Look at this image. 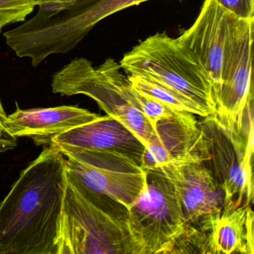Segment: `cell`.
Returning <instances> with one entry per match:
<instances>
[{
    "instance_id": "6da1fadb",
    "label": "cell",
    "mask_w": 254,
    "mask_h": 254,
    "mask_svg": "<svg viewBox=\"0 0 254 254\" xmlns=\"http://www.w3.org/2000/svg\"><path fill=\"white\" fill-rule=\"evenodd\" d=\"M66 158L49 145L0 202V254H57Z\"/></svg>"
},
{
    "instance_id": "7a4b0ae2",
    "label": "cell",
    "mask_w": 254,
    "mask_h": 254,
    "mask_svg": "<svg viewBox=\"0 0 254 254\" xmlns=\"http://www.w3.org/2000/svg\"><path fill=\"white\" fill-rule=\"evenodd\" d=\"M57 247V254H143L128 208L84 188L67 175Z\"/></svg>"
},
{
    "instance_id": "3957f363",
    "label": "cell",
    "mask_w": 254,
    "mask_h": 254,
    "mask_svg": "<svg viewBox=\"0 0 254 254\" xmlns=\"http://www.w3.org/2000/svg\"><path fill=\"white\" fill-rule=\"evenodd\" d=\"M122 69L167 86L188 98L209 116L215 113L214 87L192 55L165 32L148 37L123 56Z\"/></svg>"
},
{
    "instance_id": "277c9868",
    "label": "cell",
    "mask_w": 254,
    "mask_h": 254,
    "mask_svg": "<svg viewBox=\"0 0 254 254\" xmlns=\"http://www.w3.org/2000/svg\"><path fill=\"white\" fill-rule=\"evenodd\" d=\"M146 185L129 207L143 254H171L187 221L176 191L160 168L145 170Z\"/></svg>"
},
{
    "instance_id": "5b68a950",
    "label": "cell",
    "mask_w": 254,
    "mask_h": 254,
    "mask_svg": "<svg viewBox=\"0 0 254 254\" xmlns=\"http://www.w3.org/2000/svg\"><path fill=\"white\" fill-rule=\"evenodd\" d=\"M202 118L200 125L209 154L204 164L224 190L225 206L238 207L244 197L250 204L254 197V133L246 137L212 115Z\"/></svg>"
},
{
    "instance_id": "8992f818",
    "label": "cell",
    "mask_w": 254,
    "mask_h": 254,
    "mask_svg": "<svg viewBox=\"0 0 254 254\" xmlns=\"http://www.w3.org/2000/svg\"><path fill=\"white\" fill-rule=\"evenodd\" d=\"M254 19H235L224 53L222 78L215 95L213 117L242 133L253 105L252 61Z\"/></svg>"
},
{
    "instance_id": "52a82bcc",
    "label": "cell",
    "mask_w": 254,
    "mask_h": 254,
    "mask_svg": "<svg viewBox=\"0 0 254 254\" xmlns=\"http://www.w3.org/2000/svg\"><path fill=\"white\" fill-rule=\"evenodd\" d=\"M66 175L84 188L109 196L130 207L146 185V172L127 157L92 150H59Z\"/></svg>"
},
{
    "instance_id": "ba28073f",
    "label": "cell",
    "mask_w": 254,
    "mask_h": 254,
    "mask_svg": "<svg viewBox=\"0 0 254 254\" xmlns=\"http://www.w3.org/2000/svg\"><path fill=\"white\" fill-rule=\"evenodd\" d=\"M195 116L174 111L157 123L142 156L143 170L171 163H205L209 159L206 139Z\"/></svg>"
},
{
    "instance_id": "9c48e42d",
    "label": "cell",
    "mask_w": 254,
    "mask_h": 254,
    "mask_svg": "<svg viewBox=\"0 0 254 254\" xmlns=\"http://www.w3.org/2000/svg\"><path fill=\"white\" fill-rule=\"evenodd\" d=\"M236 18L215 0H204L192 26L177 38L210 78L214 100L221 87L224 53Z\"/></svg>"
},
{
    "instance_id": "30bf717a",
    "label": "cell",
    "mask_w": 254,
    "mask_h": 254,
    "mask_svg": "<svg viewBox=\"0 0 254 254\" xmlns=\"http://www.w3.org/2000/svg\"><path fill=\"white\" fill-rule=\"evenodd\" d=\"M48 145L59 150H92L127 157L141 166L145 145L134 133L109 116L53 136Z\"/></svg>"
},
{
    "instance_id": "8fae6325",
    "label": "cell",
    "mask_w": 254,
    "mask_h": 254,
    "mask_svg": "<svg viewBox=\"0 0 254 254\" xmlns=\"http://www.w3.org/2000/svg\"><path fill=\"white\" fill-rule=\"evenodd\" d=\"M160 169L176 191L187 223L225 206V193L204 163H171Z\"/></svg>"
},
{
    "instance_id": "7c38bea8",
    "label": "cell",
    "mask_w": 254,
    "mask_h": 254,
    "mask_svg": "<svg viewBox=\"0 0 254 254\" xmlns=\"http://www.w3.org/2000/svg\"><path fill=\"white\" fill-rule=\"evenodd\" d=\"M254 212L249 204L224 206L221 212L191 221L201 236L205 254H254Z\"/></svg>"
},
{
    "instance_id": "4fadbf2b",
    "label": "cell",
    "mask_w": 254,
    "mask_h": 254,
    "mask_svg": "<svg viewBox=\"0 0 254 254\" xmlns=\"http://www.w3.org/2000/svg\"><path fill=\"white\" fill-rule=\"evenodd\" d=\"M101 116L77 106L23 110L17 106L2 125L14 137L32 138L38 145L48 144L53 136L94 121Z\"/></svg>"
},
{
    "instance_id": "5bb4252c",
    "label": "cell",
    "mask_w": 254,
    "mask_h": 254,
    "mask_svg": "<svg viewBox=\"0 0 254 254\" xmlns=\"http://www.w3.org/2000/svg\"><path fill=\"white\" fill-rule=\"evenodd\" d=\"M127 78L132 87L139 93L158 101L172 111L190 112L200 117L209 116L204 110L192 101L161 83L135 74H128Z\"/></svg>"
},
{
    "instance_id": "9a60e30c",
    "label": "cell",
    "mask_w": 254,
    "mask_h": 254,
    "mask_svg": "<svg viewBox=\"0 0 254 254\" xmlns=\"http://www.w3.org/2000/svg\"><path fill=\"white\" fill-rule=\"evenodd\" d=\"M124 91L127 99L146 117L154 130L158 122L170 117L174 111L158 101L139 93L132 87L127 78L124 83Z\"/></svg>"
},
{
    "instance_id": "2e32d148",
    "label": "cell",
    "mask_w": 254,
    "mask_h": 254,
    "mask_svg": "<svg viewBox=\"0 0 254 254\" xmlns=\"http://www.w3.org/2000/svg\"><path fill=\"white\" fill-rule=\"evenodd\" d=\"M35 7L30 0H0V32L8 25L24 22Z\"/></svg>"
},
{
    "instance_id": "e0dca14e",
    "label": "cell",
    "mask_w": 254,
    "mask_h": 254,
    "mask_svg": "<svg viewBox=\"0 0 254 254\" xmlns=\"http://www.w3.org/2000/svg\"><path fill=\"white\" fill-rule=\"evenodd\" d=\"M215 2L236 18L254 19V0H215Z\"/></svg>"
},
{
    "instance_id": "ac0fdd59",
    "label": "cell",
    "mask_w": 254,
    "mask_h": 254,
    "mask_svg": "<svg viewBox=\"0 0 254 254\" xmlns=\"http://www.w3.org/2000/svg\"><path fill=\"white\" fill-rule=\"evenodd\" d=\"M4 119L0 117V153L14 149L17 145V139L8 133L2 123Z\"/></svg>"
},
{
    "instance_id": "d6986e66",
    "label": "cell",
    "mask_w": 254,
    "mask_h": 254,
    "mask_svg": "<svg viewBox=\"0 0 254 254\" xmlns=\"http://www.w3.org/2000/svg\"><path fill=\"white\" fill-rule=\"evenodd\" d=\"M32 4L35 6H40L47 3H57V2H62V3H71L75 2V0H30Z\"/></svg>"
},
{
    "instance_id": "ffe728a7",
    "label": "cell",
    "mask_w": 254,
    "mask_h": 254,
    "mask_svg": "<svg viewBox=\"0 0 254 254\" xmlns=\"http://www.w3.org/2000/svg\"><path fill=\"white\" fill-rule=\"evenodd\" d=\"M6 117V113H5V110H4L2 102H1V99H0V117H2V119L5 120Z\"/></svg>"
}]
</instances>
